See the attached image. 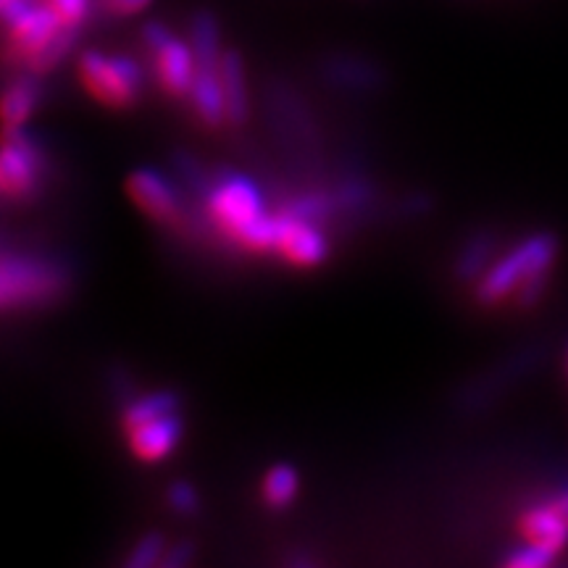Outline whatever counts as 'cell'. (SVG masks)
I'll return each mask as SVG.
<instances>
[{"label": "cell", "instance_id": "obj_1", "mask_svg": "<svg viewBox=\"0 0 568 568\" xmlns=\"http://www.w3.org/2000/svg\"><path fill=\"white\" fill-rule=\"evenodd\" d=\"M205 209L213 226L245 253L276 251V213L266 211L264 195L251 176L226 172L211 184Z\"/></svg>", "mask_w": 568, "mask_h": 568}, {"label": "cell", "instance_id": "obj_2", "mask_svg": "<svg viewBox=\"0 0 568 568\" xmlns=\"http://www.w3.org/2000/svg\"><path fill=\"white\" fill-rule=\"evenodd\" d=\"M560 253V243L552 232H535L503 253L477 282V301L481 305H497L510 301L521 284L539 274H552Z\"/></svg>", "mask_w": 568, "mask_h": 568}, {"label": "cell", "instance_id": "obj_3", "mask_svg": "<svg viewBox=\"0 0 568 568\" xmlns=\"http://www.w3.org/2000/svg\"><path fill=\"white\" fill-rule=\"evenodd\" d=\"M77 80L84 92L105 109L126 111L142 101L145 92V71L132 55L84 51L77 61Z\"/></svg>", "mask_w": 568, "mask_h": 568}, {"label": "cell", "instance_id": "obj_4", "mask_svg": "<svg viewBox=\"0 0 568 568\" xmlns=\"http://www.w3.org/2000/svg\"><path fill=\"white\" fill-rule=\"evenodd\" d=\"M67 274L51 261L30 255H0V311L30 308L63 293Z\"/></svg>", "mask_w": 568, "mask_h": 568}, {"label": "cell", "instance_id": "obj_5", "mask_svg": "<svg viewBox=\"0 0 568 568\" xmlns=\"http://www.w3.org/2000/svg\"><path fill=\"white\" fill-rule=\"evenodd\" d=\"M142 42H145L148 53L153 59V74L163 95L174 98V101L190 98L197 74L193 45L182 40L180 34H174L166 24H161V21H148L142 27Z\"/></svg>", "mask_w": 568, "mask_h": 568}, {"label": "cell", "instance_id": "obj_6", "mask_svg": "<svg viewBox=\"0 0 568 568\" xmlns=\"http://www.w3.org/2000/svg\"><path fill=\"white\" fill-rule=\"evenodd\" d=\"M42 151L24 130L0 132V195L27 201L40 190Z\"/></svg>", "mask_w": 568, "mask_h": 568}, {"label": "cell", "instance_id": "obj_7", "mask_svg": "<svg viewBox=\"0 0 568 568\" xmlns=\"http://www.w3.org/2000/svg\"><path fill=\"white\" fill-rule=\"evenodd\" d=\"M9 53L27 67L48 42L67 30L45 0H21L3 17Z\"/></svg>", "mask_w": 568, "mask_h": 568}, {"label": "cell", "instance_id": "obj_8", "mask_svg": "<svg viewBox=\"0 0 568 568\" xmlns=\"http://www.w3.org/2000/svg\"><path fill=\"white\" fill-rule=\"evenodd\" d=\"M276 255L295 268H316L329 258V240L322 226L308 219L276 213Z\"/></svg>", "mask_w": 568, "mask_h": 568}, {"label": "cell", "instance_id": "obj_9", "mask_svg": "<svg viewBox=\"0 0 568 568\" xmlns=\"http://www.w3.org/2000/svg\"><path fill=\"white\" fill-rule=\"evenodd\" d=\"M126 195L148 219L161 226H180L184 219L182 201L174 184L155 169H134L126 180Z\"/></svg>", "mask_w": 568, "mask_h": 568}, {"label": "cell", "instance_id": "obj_10", "mask_svg": "<svg viewBox=\"0 0 568 568\" xmlns=\"http://www.w3.org/2000/svg\"><path fill=\"white\" fill-rule=\"evenodd\" d=\"M182 437H184V422L180 410L126 429L130 453L140 460V464H161V460L172 458L176 447L182 445Z\"/></svg>", "mask_w": 568, "mask_h": 568}, {"label": "cell", "instance_id": "obj_11", "mask_svg": "<svg viewBox=\"0 0 568 568\" xmlns=\"http://www.w3.org/2000/svg\"><path fill=\"white\" fill-rule=\"evenodd\" d=\"M42 101V84L38 74H27L13 80L0 92V132L24 130L27 122L38 113Z\"/></svg>", "mask_w": 568, "mask_h": 568}, {"label": "cell", "instance_id": "obj_12", "mask_svg": "<svg viewBox=\"0 0 568 568\" xmlns=\"http://www.w3.org/2000/svg\"><path fill=\"white\" fill-rule=\"evenodd\" d=\"M518 529L527 542L542 545L550 552L560 556L568 548V521L550 506L548 500L535 503L518 518Z\"/></svg>", "mask_w": 568, "mask_h": 568}, {"label": "cell", "instance_id": "obj_13", "mask_svg": "<svg viewBox=\"0 0 568 568\" xmlns=\"http://www.w3.org/2000/svg\"><path fill=\"white\" fill-rule=\"evenodd\" d=\"M219 77H222L224 101H226V124L245 126L251 116V98H247V77L243 55L226 51L219 63Z\"/></svg>", "mask_w": 568, "mask_h": 568}, {"label": "cell", "instance_id": "obj_14", "mask_svg": "<svg viewBox=\"0 0 568 568\" xmlns=\"http://www.w3.org/2000/svg\"><path fill=\"white\" fill-rule=\"evenodd\" d=\"M190 103L197 122L209 130H219L226 124V101L219 69H197L193 90H190Z\"/></svg>", "mask_w": 568, "mask_h": 568}, {"label": "cell", "instance_id": "obj_15", "mask_svg": "<svg viewBox=\"0 0 568 568\" xmlns=\"http://www.w3.org/2000/svg\"><path fill=\"white\" fill-rule=\"evenodd\" d=\"M301 495V474L290 464H274L261 479V500L268 510L290 508Z\"/></svg>", "mask_w": 568, "mask_h": 568}, {"label": "cell", "instance_id": "obj_16", "mask_svg": "<svg viewBox=\"0 0 568 568\" xmlns=\"http://www.w3.org/2000/svg\"><path fill=\"white\" fill-rule=\"evenodd\" d=\"M190 45H193L197 69H219L222 63V32L211 13H197L190 24Z\"/></svg>", "mask_w": 568, "mask_h": 568}, {"label": "cell", "instance_id": "obj_17", "mask_svg": "<svg viewBox=\"0 0 568 568\" xmlns=\"http://www.w3.org/2000/svg\"><path fill=\"white\" fill-rule=\"evenodd\" d=\"M174 410H180V395L172 393V389H155V393L142 395L124 408L122 426L126 432V429H132V426L153 422V418H159V416L174 414Z\"/></svg>", "mask_w": 568, "mask_h": 568}, {"label": "cell", "instance_id": "obj_18", "mask_svg": "<svg viewBox=\"0 0 568 568\" xmlns=\"http://www.w3.org/2000/svg\"><path fill=\"white\" fill-rule=\"evenodd\" d=\"M495 253V240L489 234H477L464 245V251L458 255V264H456V274L460 280H474L479 282L481 274L487 272L489 261H493Z\"/></svg>", "mask_w": 568, "mask_h": 568}, {"label": "cell", "instance_id": "obj_19", "mask_svg": "<svg viewBox=\"0 0 568 568\" xmlns=\"http://www.w3.org/2000/svg\"><path fill=\"white\" fill-rule=\"evenodd\" d=\"M77 38H80V30H63L59 38L48 42V45L42 48V51L34 55L30 63H27V71H32V74H38V77L51 74V71L59 69L63 59L74 51Z\"/></svg>", "mask_w": 568, "mask_h": 568}, {"label": "cell", "instance_id": "obj_20", "mask_svg": "<svg viewBox=\"0 0 568 568\" xmlns=\"http://www.w3.org/2000/svg\"><path fill=\"white\" fill-rule=\"evenodd\" d=\"M169 550V542L166 537L161 535V531H145L138 542L132 545L130 556L124 558V566L126 568H153V566H161L163 556H166Z\"/></svg>", "mask_w": 568, "mask_h": 568}, {"label": "cell", "instance_id": "obj_21", "mask_svg": "<svg viewBox=\"0 0 568 568\" xmlns=\"http://www.w3.org/2000/svg\"><path fill=\"white\" fill-rule=\"evenodd\" d=\"M337 201H332V197H326L324 193H305V195H297L284 205V213H290V216H297V219H308V222H316L322 224L326 216L332 213V205Z\"/></svg>", "mask_w": 568, "mask_h": 568}, {"label": "cell", "instance_id": "obj_22", "mask_svg": "<svg viewBox=\"0 0 568 568\" xmlns=\"http://www.w3.org/2000/svg\"><path fill=\"white\" fill-rule=\"evenodd\" d=\"M556 552H550L548 548H542V545H535V542H524L521 548H516L510 556H506L503 560V566L508 568H545L550 564H556Z\"/></svg>", "mask_w": 568, "mask_h": 568}, {"label": "cell", "instance_id": "obj_23", "mask_svg": "<svg viewBox=\"0 0 568 568\" xmlns=\"http://www.w3.org/2000/svg\"><path fill=\"white\" fill-rule=\"evenodd\" d=\"M45 3L67 30H80L92 9V0H45Z\"/></svg>", "mask_w": 568, "mask_h": 568}, {"label": "cell", "instance_id": "obj_24", "mask_svg": "<svg viewBox=\"0 0 568 568\" xmlns=\"http://www.w3.org/2000/svg\"><path fill=\"white\" fill-rule=\"evenodd\" d=\"M166 500L176 516H195L201 510V495H197V489L190 481H174L169 487Z\"/></svg>", "mask_w": 568, "mask_h": 568}, {"label": "cell", "instance_id": "obj_25", "mask_svg": "<svg viewBox=\"0 0 568 568\" xmlns=\"http://www.w3.org/2000/svg\"><path fill=\"white\" fill-rule=\"evenodd\" d=\"M195 560V545L187 542V539H182V542H174L169 545L166 556H163L161 566L163 568H184L190 566Z\"/></svg>", "mask_w": 568, "mask_h": 568}, {"label": "cell", "instance_id": "obj_26", "mask_svg": "<svg viewBox=\"0 0 568 568\" xmlns=\"http://www.w3.org/2000/svg\"><path fill=\"white\" fill-rule=\"evenodd\" d=\"M103 9L111 13V17H138V13L148 11L153 6V0H101Z\"/></svg>", "mask_w": 568, "mask_h": 568}, {"label": "cell", "instance_id": "obj_27", "mask_svg": "<svg viewBox=\"0 0 568 568\" xmlns=\"http://www.w3.org/2000/svg\"><path fill=\"white\" fill-rule=\"evenodd\" d=\"M17 3H21V0H0V19H3Z\"/></svg>", "mask_w": 568, "mask_h": 568}]
</instances>
